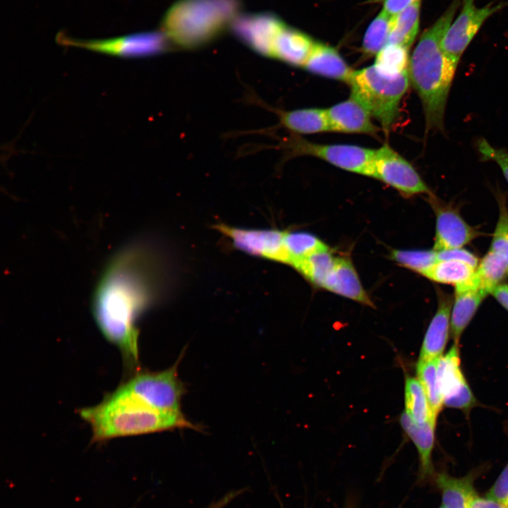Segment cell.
<instances>
[{"instance_id":"cell-10","label":"cell","mask_w":508,"mask_h":508,"mask_svg":"<svg viewBox=\"0 0 508 508\" xmlns=\"http://www.w3.org/2000/svg\"><path fill=\"white\" fill-rule=\"evenodd\" d=\"M372 177L408 196L430 190L413 167L387 144L375 150Z\"/></svg>"},{"instance_id":"cell-18","label":"cell","mask_w":508,"mask_h":508,"mask_svg":"<svg viewBox=\"0 0 508 508\" xmlns=\"http://www.w3.org/2000/svg\"><path fill=\"white\" fill-rule=\"evenodd\" d=\"M323 289L364 305L373 306L351 261L345 257H336L334 267Z\"/></svg>"},{"instance_id":"cell-33","label":"cell","mask_w":508,"mask_h":508,"mask_svg":"<svg viewBox=\"0 0 508 508\" xmlns=\"http://www.w3.org/2000/svg\"><path fill=\"white\" fill-rule=\"evenodd\" d=\"M499 217L490 250L500 254L508 266V209L503 198L499 200Z\"/></svg>"},{"instance_id":"cell-5","label":"cell","mask_w":508,"mask_h":508,"mask_svg":"<svg viewBox=\"0 0 508 508\" xmlns=\"http://www.w3.org/2000/svg\"><path fill=\"white\" fill-rule=\"evenodd\" d=\"M410 84L409 70L397 75L381 72L374 64L353 71L350 96L359 102L388 133L400 114L401 100Z\"/></svg>"},{"instance_id":"cell-39","label":"cell","mask_w":508,"mask_h":508,"mask_svg":"<svg viewBox=\"0 0 508 508\" xmlns=\"http://www.w3.org/2000/svg\"><path fill=\"white\" fill-rule=\"evenodd\" d=\"M490 294L508 311V285L501 284L496 286Z\"/></svg>"},{"instance_id":"cell-24","label":"cell","mask_w":508,"mask_h":508,"mask_svg":"<svg viewBox=\"0 0 508 508\" xmlns=\"http://www.w3.org/2000/svg\"><path fill=\"white\" fill-rule=\"evenodd\" d=\"M475 275L479 289L490 294L508 275V266L500 254L489 250L479 261Z\"/></svg>"},{"instance_id":"cell-4","label":"cell","mask_w":508,"mask_h":508,"mask_svg":"<svg viewBox=\"0 0 508 508\" xmlns=\"http://www.w3.org/2000/svg\"><path fill=\"white\" fill-rule=\"evenodd\" d=\"M241 8V0H177L164 14L161 31L172 45L197 49L231 29Z\"/></svg>"},{"instance_id":"cell-41","label":"cell","mask_w":508,"mask_h":508,"mask_svg":"<svg viewBox=\"0 0 508 508\" xmlns=\"http://www.w3.org/2000/svg\"><path fill=\"white\" fill-rule=\"evenodd\" d=\"M207 508H212V507H207Z\"/></svg>"},{"instance_id":"cell-14","label":"cell","mask_w":508,"mask_h":508,"mask_svg":"<svg viewBox=\"0 0 508 508\" xmlns=\"http://www.w3.org/2000/svg\"><path fill=\"white\" fill-rule=\"evenodd\" d=\"M326 111L331 131L377 135L379 128L373 123L369 111L351 96Z\"/></svg>"},{"instance_id":"cell-26","label":"cell","mask_w":508,"mask_h":508,"mask_svg":"<svg viewBox=\"0 0 508 508\" xmlns=\"http://www.w3.org/2000/svg\"><path fill=\"white\" fill-rule=\"evenodd\" d=\"M336 261L329 249L315 252L296 263L293 267L316 286L323 288Z\"/></svg>"},{"instance_id":"cell-21","label":"cell","mask_w":508,"mask_h":508,"mask_svg":"<svg viewBox=\"0 0 508 508\" xmlns=\"http://www.w3.org/2000/svg\"><path fill=\"white\" fill-rule=\"evenodd\" d=\"M281 124L301 134L331 131L326 109L308 108L277 111Z\"/></svg>"},{"instance_id":"cell-7","label":"cell","mask_w":508,"mask_h":508,"mask_svg":"<svg viewBox=\"0 0 508 508\" xmlns=\"http://www.w3.org/2000/svg\"><path fill=\"white\" fill-rule=\"evenodd\" d=\"M56 40L66 46L121 57H143L159 54L170 49L171 43L162 31L134 33L105 40H78L59 32Z\"/></svg>"},{"instance_id":"cell-22","label":"cell","mask_w":508,"mask_h":508,"mask_svg":"<svg viewBox=\"0 0 508 508\" xmlns=\"http://www.w3.org/2000/svg\"><path fill=\"white\" fill-rule=\"evenodd\" d=\"M434 481L441 492L442 505L446 508H468L469 500L476 493L474 474L455 478L440 473L435 474Z\"/></svg>"},{"instance_id":"cell-36","label":"cell","mask_w":508,"mask_h":508,"mask_svg":"<svg viewBox=\"0 0 508 508\" xmlns=\"http://www.w3.org/2000/svg\"><path fill=\"white\" fill-rule=\"evenodd\" d=\"M437 260H453L466 262L476 268L478 263V258L471 252L463 248H454L446 250L436 251Z\"/></svg>"},{"instance_id":"cell-1","label":"cell","mask_w":508,"mask_h":508,"mask_svg":"<svg viewBox=\"0 0 508 508\" xmlns=\"http://www.w3.org/2000/svg\"><path fill=\"white\" fill-rule=\"evenodd\" d=\"M157 271V261L147 246L128 243L107 262L92 295V312L98 328L129 366L138 362L136 322L156 299Z\"/></svg>"},{"instance_id":"cell-2","label":"cell","mask_w":508,"mask_h":508,"mask_svg":"<svg viewBox=\"0 0 508 508\" xmlns=\"http://www.w3.org/2000/svg\"><path fill=\"white\" fill-rule=\"evenodd\" d=\"M459 4V0H454L425 30L409 59L410 81L421 101L427 132L444 130L447 97L458 63L445 54L441 41Z\"/></svg>"},{"instance_id":"cell-19","label":"cell","mask_w":508,"mask_h":508,"mask_svg":"<svg viewBox=\"0 0 508 508\" xmlns=\"http://www.w3.org/2000/svg\"><path fill=\"white\" fill-rule=\"evenodd\" d=\"M303 68L312 73L347 84L354 71L334 48L316 42Z\"/></svg>"},{"instance_id":"cell-8","label":"cell","mask_w":508,"mask_h":508,"mask_svg":"<svg viewBox=\"0 0 508 508\" xmlns=\"http://www.w3.org/2000/svg\"><path fill=\"white\" fill-rule=\"evenodd\" d=\"M123 383L157 410L181 413L183 389L176 364L161 372H137Z\"/></svg>"},{"instance_id":"cell-29","label":"cell","mask_w":508,"mask_h":508,"mask_svg":"<svg viewBox=\"0 0 508 508\" xmlns=\"http://www.w3.org/2000/svg\"><path fill=\"white\" fill-rule=\"evenodd\" d=\"M406 412L416 423L433 421L425 392L418 379L408 377L405 382Z\"/></svg>"},{"instance_id":"cell-35","label":"cell","mask_w":508,"mask_h":508,"mask_svg":"<svg viewBox=\"0 0 508 508\" xmlns=\"http://www.w3.org/2000/svg\"><path fill=\"white\" fill-rule=\"evenodd\" d=\"M486 497L508 504V464L486 493Z\"/></svg>"},{"instance_id":"cell-20","label":"cell","mask_w":508,"mask_h":508,"mask_svg":"<svg viewBox=\"0 0 508 508\" xmlns=\"http://www.w3.org/2000/svg\"><path fill=\"white\" fill-rule=\"evenodd\" d=\"M488 294L480 289L455 291L450 315V332L458 345L464 329Z\"/></svg>"},{"instance_id":"cell-28","label":"cell","mask_w":508,"mask_h":508,"mask_svg":"<svg viewBox=\"0 0 508 508\" xmlns=\"http://www.w3.org/2000/svg\"><path fill=\"white\" fill-rule=\"evenodd\" d=\"M284 245L288 255V265L296 263L311 254L329 248L315 236L302 231H285Z\"/></svg>"},{"instance_id":"cell-31","label":"cell","mask_w":508,"mask_h":508,"mask_svg":"<svg viewBox=\"0 0 508 508\" xmlns=\"http://www.w3.org/2000/svg\"><path fill=\"white\" fill-rule=\"evenodd\" d=\"M408 49L397 44H387L375 56L374 65L382 73L397 75L409 70Z\"/></svg>"},{"instance_id":"cell-3","label":"cell","mask_w":508,"mask_h":508,"mask_svg":"<svg viewBox=\"0 0 508 508\" xmlns=\"http://www.w3.org/2000/svg\"><path fill=\"white\" fill-rule=\"evenodd\" d=\"M79 413L90 425L95 442L177 428H193L181 412L157 410L124 383L106 395L100 403L81 409Z\"/></svg>"},{"instance_id":"cell-27","label":"cell","mask_w":508,"mask_h":508,"mask_svg":"<svg viewBox=\"0 0 508 508\" xmlns=\"http://www.w3.org/2000/svg\"><path fill=\"white\" fill-rule=\"evenodd\" d=\"M439 359L418 361L417 375L425 392L433 421L436 419L444 404L438 380Z\"/></svg>"},{"instance_id":"cell-17","label":"cell","mask_w":508,"mask_h":508,"mask_svg":"<svg viewBox=\"0 0 508 508\" xmlns=\"http://www.w3.org/2000/svg\"><path fill=\"white\" fill-rule=\"evenodd\" d=\"M401 424L407 435L416 446L420 461L419 477L421 481L434 480L435 472L432 463V452L435 444V423L428 421L416 423L404 411L401 416Z\"/></svg>"},{"instance_id":"cell-11","label":"cell","mask_w":508,"mask_h":508,"mask_svg":"<svg viewBox=\"0 0 508 508\" xmlns=\"http://www.w3.org/2000/svg\"><path fill=\"white\" fill-rule=\"evenodd\" d=\"M284 22L270 13H240L231 30L246 45L270 57L274 40Z\"/></svg>"},{"instance_id":"cell-30","label":"cell","mask_w":508,"mask_h":508,"mask_svg":"<svg viewBox=\"0 0 508 508\" xmlns=\"http://www.w3.org/2000/svg\"><path fill=\"white\" fill-rule=\"evenodd\" d=\"M392 16L382 10L369 25L363 40L362 49L368 56H376L389 42Z\"/></svg>"},{"instance_id":"cell-42","label":"cell","mask_w":508,"mask_h":508,"mask_svg":"<svg viewBox=\"0 0 508 508\" xmlns=\"http://www.w3.org/2000/svg\"><path fill=\"white\" fill-rule=\"evenodd\" d=\"M507 507H508V504H507Z\"/></svg>"},{"instance_id":"cell-15","label":"cell","mask_w":508,"mask_h":508,"mask_svg":"<svg viewBox=\"0 0 508 508\" xmlns=\"http://www.w3.org/2000/svg\"><path fill=\"white\" fill-rule=\"evenodd\" d=\"M438 306L425 332L418 361L440 358L445 351L450 331L451 298L439 294Z\"/></svg>"},{"instance_id":"cell-13","label":"cell","mask_w":508,"mask_h":508,"mask_svg":"<svg viewBox=\"0 0 508 508\" xmlns=\"http://www.w3.org/2000/svg\"><path fill=\"white\" fill-rule=\"evenodd\" d=\"M431 203L436 215L433 247L435 251L463 248L480 235V232L466 223L456 210L440 205L435 198Z\"/></svg>"},{"instance_id":"cell-12","label":"cell","mask_w":508,"mask_h":508,"mask_svg":"<svg viewBox=\"0 0 508 508\" xmlns=\"http://www.w3.org/2000/svg\"><path fill=\"white\" fill-rule=\"evenodd\" d=\"M437 374L444 405L461 410L474 406L475 398L461 370L458 345L440 358Z\"/></svg>"},{"instance_id":"cell-25","label":"cell","mask_w":508,"mask_h":508,"mask_svg":"<svg viewBox=\"0 0 508 508\" xmlns=\"http://www.w3.org/2000/svg\"><path fill=\"white\" fill-rule=\"evenodd\" d=\"M475 267L458 260H437L423 276L429 279L454 286L468 281L476 272Z\"/></svg>"},{"instance_id":"cell-23","label":"cell","mask_w":508,"mask_h":508,"mask_svg":"<svg viewBox=\"0 0 508 508\" xmlns=\"http://www.w3.org/2000/svg\"><path fill=\"white\" fill-rule=\"evenodd\" d=\"M421 1H416L392 17L388 44L410 48L418 32Z\"/></svg>"},{"instance_id":"cell-34","label":"cell","mask_w":508,"mask_h":508,"mask_svg":"<svg viewBox=\"0 0 508 508\" xmlns=\"http://www.w3.org/2000/svg\"><path fill=\"white\" fill-rule=\"evenodd\" d=\"M478 148L483 160H492L498 164L508 183V152L495 148L483 139L478 142Z\"/></svg>"},{"instance_id":"cell-38","label":"cell","mask_w":508,"mask_h":508,"mask_svg":"<svg viewBox=\"0 0 508 508\" xmlns=\"http://www.w3.org/2000/svg\"><path fill=\"white\" fill-rule=\"evenodd\" d=\"M468 508H508L507 505L488 497H480L476 493L468 502Z\"/></svg>"},{"instance_id":"cell-32","label":"cell","mask_w":508,"mask_h":508,"mask_svg":"<svg viewBox=\"0 0 508 508\" xmlns=\"http://www.w3.org/2000/svg\"><path fill=\"white\" fill-rule=\"evenodd\" d=\"M392 258L401 266L422 275L437 260L435 250H392Z\"/></svg>"},{"instance_id":"cell-9","label":"cell","mask_w":508,"mask_h":508,"mask_svg":"<svg viewBox=\"0 0 508 508\" xmlns=\"http://www.w3.org/2000/svg\"><path fill=\"white\" fill-rule=\"evenodd\" d=\"M507 4V2H501L478 7L475 0H463L460 12L442 38L441 46L445 54L459 64L464 51L485 20Z\"/></svg>"},{"instance_id":"cell-16","label":"cell","mask_w":508,"mask_h":508,"mask_svg":"<svg viewBox=\"0 0 508 508\" xmlns=\"http://www.w3.org/2000/svg\"><path fill=\"white\" fill-rule=\"evenodd\" d=\"M314 43L308 35L284 23L274 40L271 58L303 68Z\"/></svg>"},{"instance_id":"cell-6","label":"cell","mask_w":508,"mask_h":508,"mask_svg":"<svg viewBox=\"0 0 508 508\" xmlns=\"http://www.w3.org/2000/svg\"><path fill=\"white\" fill-rule=\"evenodd\" d=\"M283 146L294 156L315 157L344 170L372 177L376 150L352 145L318 144L296 135L284 140Z\"/></svg>"},{"instance_id":"cell-37","label":"cell","mask_w":508,"mask_h":508,"mask_svg":"<svg viewBox=\"0 0 508 508\" xmlns=\"http://www.w3.org/2000/svg\"><path fill=\"white\" fill-rule=\"evenodd\" d=\"M420 0H382V10L390 16H394Z\"/></svg>"},{"instance_id":"cell-40","label":"cell","mask_w":508,"mask_h":508,"mask_svg":"<svg viewBox=\"0 0 508 508\" xmlns=\"http://www.w3.org/2000/svg\"><path fill=\"white\" fill-rule=\"evenodd\" d=\"M439 508H446L443 505L440 506Z\"/></svg>"}]
</instances>
